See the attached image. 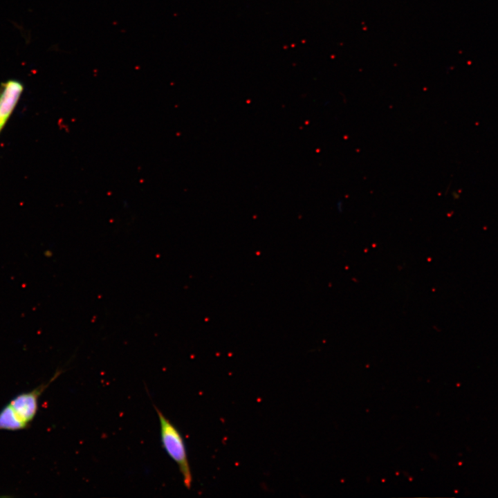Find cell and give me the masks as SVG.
<instances>
[{"instance_id":"cell-1","label":"cell","mask_w":498,"mask_h":498,"mask_svg":"<svg viewBox=\"0 0 498 498\" xmlns=\"http://www.w3.org/2000/svg\"><path fill=\"white\" fill-rule=\"evenodd\" d=\"M62 374L58 370L48 382L18 394L0 411V430L17 431L27 428L35 418L39 399L46 389Z\"/></svg>"},{"instance_id":"cell-2","label":"cell","mask_w":498,"mask_h":498,"mask_svg":"<svg viewBox=\"0 0 498 498\" xmlns=\"http://www.w3.org/2000/svg\"><path fill=\"white\" fill-rule=\"evenodd\" d=\"M160 423L162 446L169 456L177 464L187 489L192 486V476L184 439L178 428L156 407Z\"/></svg>"},{"instance_id":"cell-3","label":"cell","mask_w":498,"mask_h":498,"mask_svg":"<svg viewBox=\"0 0 498 498\" xmlns=\"http://www.w3.org/2000/svg\"><path fill=\"white\" fill-rule=\"evenodd\" d=\"M23 84L14 80L2 84L0 88V131L15 107L23 91Z\"/></svg>"}]
</instances>
